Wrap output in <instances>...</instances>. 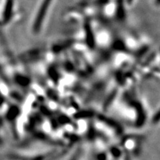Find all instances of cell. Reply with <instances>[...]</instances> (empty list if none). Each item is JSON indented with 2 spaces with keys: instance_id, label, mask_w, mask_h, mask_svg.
I'll list each match as a JSON object with an SVG mask.
<instances>
[{
  "instance_id": "6da1fadb",
  "label": "cell",
  "mask_w": 160,
  "mask_h": 160,
  "mask_svg": "<svg viewBox=\"0 0 160 160\" xmlns=\"http://www.w3.org/2000/svg\"><path fill=\"white\" fill-rule=\"evenodd\" d=\"M53 1L54 0H43L41 5H40L34 23V28L37 29L38 31L41 28L42 21H43L45 18H46L48 10H49L51 7V5Z\"/></svg>"
}]
</instances>
